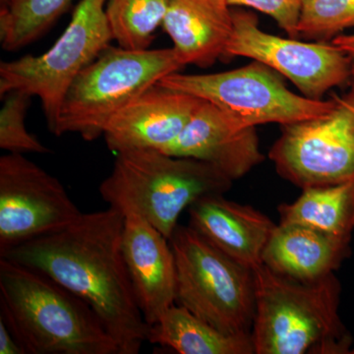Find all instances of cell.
Returning <instances> with one entry per match:
<instances>
[{"label":"cell","instance_id":"cell-22","mask_svg":"<svg viewBox=\"0 0 354 354\" xmlns=\"http://www.w3.org/2000/svg\"><path fill=\"white\" fill-rule=\"evenodd\" d=\"M354 29V0H304L298 23L301 38L332 41Z\"/></svg>","mask_w":354,"mask_h":354},{"label":"cell","instance_id":"cell-28","mask_svg":"<svg viewBox=\"0 0 354 354\" xmlns=\"http://www.w3.org/2000/svg\"><path fill=\"white\" fill-rule=\"evenodd\" d=\"M351 353H354V348H351Z\"/></svg>","mask_w":354,"mask_h":354},{"label":"cell","instance_id":"cell-14","mask_svg":"<svg viewBox=\"0 0 354 354\" xmlns=\"http://www.w3.org/2000/svg\"><path fill=\"white\" fill-rule=\"evenodd\" d=\"M164 153L208 162L232 181L264 160L256 128L236 129L220 109L204 100Z\"/></svg>","mask_w":354,"mask_h":354},{"label":"cell","instance_id":"cell-5","mask_svg":"<svg viewBox=\"0 0 354 354\" xmlns=\"http://www.w3.org/2000/svg\"><path fill=\"white\" fill-rule=\"evenodd\" d=\"M183 67L174 48L137 50L109 46L72 83L55 135L77 133L88 142L104 136L116 114Z\"/></svg>","mask_w":354,"mask_h":354},{"label":"cell","instance_id":"cell-6","mask_svg":"<svg viewBox=\"0 0 354 354\" xmlns=\"http://www.w3.org/2000/svg\"><path fill=\"white\" fill-rule=\"evenodd\" d=\"M176 266V304L230 335H251L255 277L194 228L177 225L169 239Z\"/></svg>","mask_w":354,"mask_h":354},{"label":"cell","instance_id":"cell-7","mask_svg":"<svg viewBox=\"0 0 354 354\" xmlns=\"http://www.w3.org/2000/svg\"><path fill=\"white\" fill-rule=\"evenodd\" d=\"M106 4V0H81L50 50L0 64V95L21 91L38 97L53 134L72 83L113 41Z\"/></svg>","mask_w":354,"mask_h":354},{"label":"cell","instance_id":"cell-24","mask_svg":"<svg viewBox=\"0 0 354 354\" xmlns=\"http://www.w3.org/2000/svg\"><path fill=\"white\" fill-rule=\"evenodd\" d=\"M304 0H228L230 6L246 7L270 16L290 38H299L298 23Z\"/></svg>","mask_w":354,"mask_h":354},{"label":"cell","instance_id":"cell-15","mask_svg":"<svg viewBox=\"0 0 354 354\" xmlns=\"http://www.w3.org/2000/svg\"><path fill=\"white\" fill-rule=\"evenodd\" d=\"M188 213L190 227L228 257L252 270L263 265L265 247L278 225L269 216L223 194L202 198Z\"/></svg>","mask_w":354,"mask_h":354},{"label":"cell","instance_id":"cell-16","mask_svg":"<svg viewBox=\"0 0 354 354\" xmlns=\"http://www.w3.org/2000/svg\"><path fill=\"white\" fill-rule=\"evenodd\" d=\"M162 27L184 66L208 68L225 55L234 9L228 0H171Z\"/></svg>","mask_w":354,"mask_h":354},{"label":"cell","instance_id":"cell-19","mask_svg":"<svg viewBox=\"0 0 354 354\" xmlns=\"http://www.w3.org/2000/svg\"><path fill=\"white\" fill-rule=\"evenodd\" d=\"M279 225H298L351 239L354 230V180L302 189V194L278 209Z\"/></svg>","mask_w":354,"mask_h":354},{"label":"cell","instance_id":"cell-21","mask_svg":"<svg viewBox=\"0 0 354 354\" xmlns=\"http://www.w3.org/2000/svg\"><path fill=\"white\" fill-rule=\"evenodd\" d=\"M171 0H106L113 39L128 50H148L164 22Z\"/></svg>","mask_w":354,"mask_h":354},{"label":"cell","instance_id":"cell-9","mask_svg":"<svg viewBox=\"0 0 354 354\" xmlns=\"http://www.w3.org/2000/svg\"><path fill=\"white\" fill-rule=\"evenodd\" d=\"M335 100L327 115L281 127L270 150L279 176L301 189L354 180V109Z\"/></svg>","mask_w":354,"mask_h":354},{"label":"cell","instance_id":"cell-4","mask_svg":"<svg viewBox=\"0 0 354 354\" xmlns=\"http://www.w3.org/2000/svg\"><path fill=\"white\" fill-rule=\"evenodd\" d=\"M232 183L205 160L131 150L116 153L100 193L111 208L141 216L169 239L184 209L202 198L223 194Z\"/></svg>","mask_w":354,"mask_h":354},{"label":"cell","instance_id":"cell-13","mask_svg":"<svg viewBox=\"0 0 354 354\" xmlns=\"http://www.w3.org/2000/svg\"><path fill=\"white\" fill-rule=\"evenodd\" d=\"M122 249L137 304L149 326L176 304L174 251L162 232L141 216H124Z\"/></svg>","mask_w":354,"mask_h":354},{"label":"cell","instance_id":"cell-17","mask_svg":"<svg viewBox=\"0 0 354 354\" xmlns=\"http://www.w3.org/2000/svg\"><path fill=\"white\" fill-rule=\"evenodd\" d=\"M351 239L298 225H279L263 253V265L295 281L310 283L334 274L351 254Z\"/></svg>","mask_w":354,"mask_h":354},{"label":"cell","instance_id":"cell-23","mask_svg":"<svg viewBox=\"0 0 354 354\" xmlns=\"http://www.w3.org/2000/svg\"><path fill=\"white\" fill-rule=\"evenodd\" d=\"M0 109V148L9 153H50L35 135L28 131L25 118L32 95L21 91H11L2 95Z\"/></svg>","mask_w":354,"mask_h":354},{"label":"cell","instance_id":"cell-18","mask_svg":"<svg viewBox=\"0 0 354 354\" xmlns=\"http://www.w3.org/2000/svg\"><path fill=\"white\" fill-rule=\"evenodd\" d=\"M148 342L180 354H253L252 335H230L174 304L149 326Z\"/></svg>","mask_w":354,"mask_h":354},{"label":"cell","instance_id":"cell-20","mask_svg":"<svg viewBox=\"0 0 354 354\" xmlns=\"http://www.w3.org/2000/svg\"><path fill=\"white\" fill-rule=\"evenodd\" d=\"M73 0H9L0 10V43L6 51L27 46L50 29Z\"/></svg>","mask_w":354,"mask_h":354},{"label":"cell","instance_id":"cell-25","mask_svg":"<svg viewBox=\"0 0 354 354\" xmlns=\"http://www.w3.org/2000/svg\"><path fill=\"white\" fill-rule=\"evenodd\" d=\"M332 43L339 50L344 51L351 62V79H349L348 91L344 95V97H339V100L346 106L354 109V34H342L335 37Z\"/></svg>","mask_w":354,"mask_h":354},{"label":"cell","instance_id":"cell-11","mask_svg":"<svg viewBox=\"0 0 354 354\" xmlns=\"http://www.w3.org/2000/svg\"><path fill=\"white\" fill-rule=\"evenodd\" d=\"M81 215L57 177L23 153L0 158V252L64 230Z\"/></svg>","mask_w":354,"mask_h":354},{"label":"cell","instance_id":"cell-27","mask_svg":"<svg viewBox=\"0 0 354 354\" xmlns=\"http://www.w3.org/2000/svg\"><path fill=\"white\" fill-rule=\"evenodd\" d=\"M8 1L9 0H0V2H1V6H3V4L7 3Z\"/></svg>","mask_w":354,"mask_h":354},{"label":"cell","instance_id":"cell-3","mask_svg":"<svg viewBox=\"0 0 354 354\" xmlns=\"http://www.w3.org/2000/svg\"><path fill=\"white\" fill-rule=\"evenodd\" d=\"M253 271L256 354L351 353L353 339L339 316L342 286L335 272L304 283L265 265Z\"/></svg>","mask_w":354,"mask_h":354},{"label":"cell","instance_id":"cell-12","mask_svg":"<svg viewBox=\"0 0 354 354\" xmlns=\"http://www.w3.org/2000/svg\"><path fill=\"white\" fill-rule=\"evenodd\" d=\"M203 100L156 84L116 114L104 132L106 146L164 153L189 122Z\"/></svg>","mask_w":354,"mask_h":354},{"label":"cell","instance_id":"cell-10","mask_svg":"<svg viewBox=\"0 0 354 354\" xmlns=\"http://www.w3.org/2000/svg\"><path fill=\"white\" fill-rule=\"evenodd\" d=\"M247 57L288 78L304 97L321 101L332 88L348 86L351 62L332 41L306 43L261 29L250 11L234 9V30L223 57Z\"/></svg>","mask_w":354,"mask_h":354},{"label":"cell","instance_id":"cell-1","mask_svg":"<svg viewBox=\"0 0 354 354\" xmlns=\"http://www.w3.org/2000/svg\"><path fill=\"white\" fill-rule=\"evenodd\" d=\"M125 216L109 207L82 214L64 230L0 252L50 277L87 302L113 337L120 354H138L149 325L137 304L122 249Z\"/></svg>","mask_w":354,"mask_h":354},{"label":"cell","instance_id":"cell-8","mask_svg":"<svg viewBox=\"0 0 354 354\" xmlns=\"http://www.w3.org/2000/svg\"><path fill=\"white\" fill-rule=\"evenodd\" d=\"M274 72L253 60L246 66L218 73L178 71L158 84L211 102L239 130L268 123L283 127L327 115L337 108L335 97L317 101L295 94Z\"/></svg>","mask_w":354,"mask_h":354},{"label":"cell","instance_id":"cell-26","mask_svg":"<svg viewBox=\"0 0 354 354\" xmlns=\"http://www.w3.org/2000/svg\"><path fill=\"white\" fill-rule=\"evenodd\" d=\"M0 354H26L3 319L0 318Z\"/></svg>","mask_w":354,"mask_h":354},{"label":"cell","instance_id":"cell-2","mask_svg":"<svg viewBox=\"0 0 354 354\" xmlns=\"http://www.w3.org/2000/svg\"><path fill=\"white\" fill-rule=\"evenodd\" d=\"M0 318L26 354H120L87 302L50 277L1 257Z\"/></svg>","mask_w":354,"mask_h":354}]
</instances>
